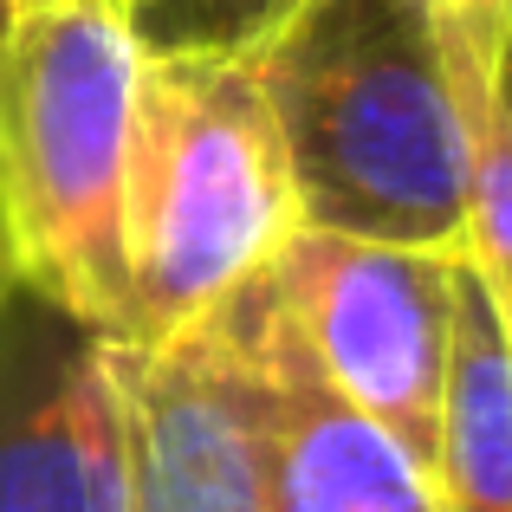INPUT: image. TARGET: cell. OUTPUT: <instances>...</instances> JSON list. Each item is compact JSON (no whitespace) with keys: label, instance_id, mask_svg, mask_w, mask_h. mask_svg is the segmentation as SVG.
Wrapping results in <instances>:
<instances>
[{"label":"cell","instance_id":"obj_1","mask_svg":"<svg viewBox=\"0 0 512 512\" xmlns=\"http://www.w3.org/2000/svg\"><path fill=\"white\" fill-rule=\"evenodd\" d=\"M299 221L461 247L487 65L441 0H299L253 52Z\"/></svg>","mask_w":512,"mask_h":512},{"label":"cell","instance_id":"obj_3","mask_svg":"<svg viewBox=\"0 0 512 512\" xmlns=\"http://www.w3.org/2000/svg\"><path fill=\"white\" fill-rule=\"evenodd\" d=\"M137 78V33L111 0H33L0 52V247L111 338L124 331Z\"/></svg>","mask_w":512,"mask_h":512},{"label":"cell","instance_id":"obj_14","mask_svg":"<svg viewBox=\"0 0 512 512\" xmlns=\"http://www.w3.org/2000/svg\"><path fill=\"white\" fill-rule=\"evenodd\" d=\"M111 7L124 13V20H137V13H143V7H156V0H111Z\"/></svg>","mask_w":512,"mask_h":512},{"label":"cell","instance_id":"obj_8","mask_svg":"<svg viewBox=\"0 0 512 512\" xmlns=\"http://www.w3.org/2000/svg\"><path fill=\"white\" fill-rule=\"evenodd\" d=\"M441 512H512V331L461 253L454 350L435 441Z\"/></svg>","mask_w":512,"mask_h":512},{"label":"cell","instance_id":"obj_12","mask_svg":"<svg viewBox=\"0 0 512 512\" xmlns=\"http://www.w3.org/2000/svg\"><path fill=\"white\" fill-rule=\"evenodd\" d=\"M487 104L500 117V130L512 137V13H506L500 39H493V52H487Z\"/></svg>","mask_w":512,"mask_h":512},{"label":"cell","instance_id":"obj_11","mask_svg":"<svg viewBox=\"0 0 512 512\" xmlns=\"http://www.w3.org/2000/svg\"><path fill=\"white\" fill-rule=\"evenodd\" d=\"M506 13H512V0H454V20H461L467 46L480 52V65H487V52H493V39H500Z\"/></svg>","mask_w":512,"mask_h":512},{"label":"cell","instance_id":"obj_16","mask_svg":"<svg viewBox=\"0 0 512 512\" xmlns=\"http://www.w3.org/2000/svg\"><path fill=\"white\" fill-rule=\"evenodd\" d=\"M441 7H448V13H454V0H441Z\"/></svg>","mask_w":512,"mask_h":512},{"label":"cell","instance_id":"obj_13","mask_svg":"<svg viewBox=\"0 0 512 512\" xmlns=\"http://www.w3.org/2000/svg\"><path fill=\"white\" fill-rule=\"evenodd\" d=\"M33 7V0H0V52H7V33H13V20Z\"/></svg>","mask_w":512,"mask_h":512},{"label":"cell","instance_id":"obj_10","mask_svg":"<svg viewBox=\"0 0 512 512\" xmlns=\"http://www.w3.org/2000/svg\"><path fill=\"white\" fill-rule=\"evenodd\" d=\"M467 266L493 292L506 331H512V137L500 130L493 104L480 111V150H474V201H467Z\"/></svg>","mask_w":512,"mask_h":512},{"label":"cell","instance_id":"obj_5","mask_svg":"<svg viewBox=\"0 0 512 512\" xmlns=\"http://www.w3.org/2000/svg\"><path fill=\"white\" fill-rule=\"evenodd\" d=\"M130 422V512H266L273 363L266 273L156 350L117 344Z\"/></svg>","mask_w":512,"mask_h":512},{"label":"cell","instance_id":"obj_6","mask_svg":"<svg viewBox=\"0 0 512 512\" xmlns=\"http://www.w3.org/2000/svg\"><path fill=\"white\" fill-rule=\"evenodd\" d=\"M0 512H130L117 338L13 266L0 279Z\"/></svg>","mask_w":512,"mask_h":512},{"label":"cell","instance_id":"obj_7","mask_svg":"<svg viewBox=\"0 0 512 512\" xmlns=\"http://www.w3.org/2000/svg\"><path fill=\"white\" fill-rule=\"evenodd\" d=\"M266 363H273V487L266 512H441L435 474L383 422L344 402L305 357L266 266Z\"/></svg>","mask_w":512,"mask_h":512},{"label":"cell","instance_id":"obj_9","mask_svg":"<svg viewBox=\"0 0 512 512\" xmlns=\"http://www.w3.org/2000/svg\"><path fill=\"white\" fill-rule=\"evenodd\" d=\"M299 0H156L130 20L143 59H253Z\"/></svg>","mask_w":512,"mask_h":512},{"label":"cell","instance_id":"obj_4","mask_svg":"<svg viewBox=\"0 0 512 512\" xmlns=\"http://www.w3.org/2000/svg\"><path fill=\"white\" fill-rule=\"evenodd\" d=\"M454 279L461 247H389L325 227H299L273 260L279 305L318 376L383 422L428 474L454 350Z\"/></svg>","mask_w":512,"mask_h":512},{"label":"cell","instance_id":"obj_2","mask_svg":"<svg viewBox=\"0 0 512 512\" xmlns=\"http://www.w3.org/2000/svg\"><path fill=\"white\" fill-rule=\"evenodd\" d=\"M273 104L253 59H143L124 175V331L156 350L201 325L299 234Z\"/></svg>","mask_w":512,"mask_h":512},{"label":"cell","instance_id":"obj_15","mask_svg":"<svg viewBox=\"0 0 512 512\" xmlns=\"http://www.w3.org/2000/svg\"><path fill=\"white\" fill-rule=\"evenodd\" d=\"M7 266H13V260H7V247H0V279H7Z\"/></svg>","mask_w":512,"mask_h":512}]
</instances>
